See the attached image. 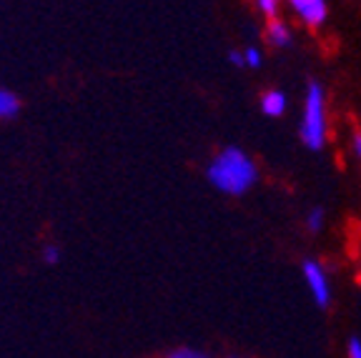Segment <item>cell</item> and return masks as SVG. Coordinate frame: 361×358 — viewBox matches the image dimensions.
Listing matches in <instances>:
<instances>
[{"label":"cell","mask_w":361,"mask_h":358,"mask_svg":"<svg viewBox=\"0 0 361 358\" xmlns=\"http://www.w3.org/2000/svg\"><path fill=\"white\" fill-rule=\"evenodd\" d=\"M301 276H304V283L309 288L311 298L319 308H329L331 306V280H329V273L324 268L322 261H316V258H306L304 264H301Z\"/></svg>","instance_id":"3"},{"label":"cell","mask_w":361,"mask_h":358,"mask_svg":"<svg viewBox=\"0 0 361 358\" xmlns=\"http://www.w3.org/2000/svg\"><path fill=\"white\" fill-rule=\"evenodd\" d=\"M346 358H361V338L354 336L346 343Z\"/></svg>","instance_id":"13"},{"label":"cell","mask_w":361,"mask_h":358,"mask_svg":"<svg viewBox=\"0 0 361 358\" xmlns=\"http://www.w3.org/2000/svg\"><path fill=\"white\" fill-rule=\"evenodd\" d=\"M18 111H20V101H18V95L11 93V90H6V88H0V118H13Z\"/></svg>","instance_id":"7"},{"label":"cell","mask_w":361,"mask_h":358,"mask_svg":"<svg viewBox=\"0 0 361 358\" xmlns=\"http://www.w3.org/2000/svg\"><path fill=\"white\" fill-rule=\"evenodd\" d=\"M283 0H254V6L259 8L261 16H266L271 20V18H276L279 13V6H281Z\"/></svg>","instance_id":"9"},{"label":"cell","mask_w":361,"mask_h":358,"mask_svg":"<svg viewBox=\"0 0 361 358\" xmlns=\"http://www.w3.org/2000/svg\"><path fill=\"white\" fill-rule=\"evenodd\" d=\"M228 61H231L233 66H238V68L246 66V63H243V53H238V51H231V53H228Z\"/></svg>","instance_id":"15"},{"label":"cell","mask_w":361,"mask_h":358,"mask_svg":"<svg viewBox=\"0 0 361 358\" xmlns=\"http://www.w3.org/2000/svg\"><path fill=\"white\" fill-rule=\"evenodd\" d=\"M306 228L309 233H322L324 230V208H311L306 216Z\"/></svg>","instance_id":"8"},{"label":"cell","mask_w":361,"mask_h":358,"mask_svg":"<svg viewBox=\"0 0 361 358\" xmlns=\"http://www.w3.org/2000/svg\"><path fill=\"white\" fill-rule=\"evenodd\" d=\"M266 43L274 45V48H288L293 43V30L286 20L281 18H271L266 23Z\"/></svg>","instance_id":"5"},{"label":"cell","mask_w":361,"mask_h":358,"mask_svg":"<svg viewBox=\"0 0 361 358\" xmlns=\"http://www.w3.org/2000/svg\"><path fill=\"white\" fill-rule=\"evenodd\" d=\"M291 13L304 23L306 28H322L329 18L326 0H283Z\"/></svg>","instance_id":"4"},{"label":"cell","mask_w":361,"mask_h":358,"mask_svg":"<svg viewBox=\"0 0 361 358\" xmlns=\"http://www.w3.org/2000/svg\"><path fill=\"white\" fill-rule=\"evenodd\" d=\"M351 151H354V156L361 161V130H356V133L351 135Z\"/></svg>","instance_id":"14"},{"label":"cell","mask_w":361,"mask_h":358,"mask_svg":"<svg viewBox=\"0 0 361 358\" xmlns=\"http://www.w3.org/2000/svg\"><path fill=\"white\" fill-rule=\"evenodd\" d=\"M164 358H211V356L196 351V348H176V351H171L169 356H164Z\"/></svg>","instance_id":"11"},{"label":"cell","mask_w":361,"mask_h":358,"mask_svg":"<svg viewBox=\"0 0 361 358\" xmlns=\"http://www.w3.org/2000/svg\"><path fill=\"white\" fill-rule=\"evenodd\" d=\"M206 178L219 193L226 196H243L259 183V166L243 148L228 146L221 148L214 158H211L209 168H206Z\"/></svg>","instance_id":"1"},{"label":"cell","mask_w":361,"mask_h":358,"mask_svg":"<svg viewBox=\"0 0 361 358\" xmlns=\"http://www.w3.org/2000/svg\"><path fill=\"white\" fill-rule=\"evenodd\" d=\"M243 63H246V68H259L261 63H264V56H261L259 48H254V45H251V48H246V51H243Z\"/></svg>","instance_id":"10"},{"label":"cell","mask_w":361,"mask_h":358,"mask_svg":"<svg viewBox=\"0 0 361 358\" xmlns=\"http://www.w3.org/2000/svg\"><path fill=\"white\" fill-rule=\"evenodd\" d=\"M261 113H264L266 118H281L283 113H286V108H288V98H286V93L283 90H279V88H271V90H266L264 95H261Z\"/></svg>","instance_id":"6"},{"label":"cell","mask_w":361,"mask_h":358,"mask_svg":"<svg viewBox=\"0 0 361 358\" xmlns=\"http://www.w3.org/2000/svg\"><path fill=\"white\" fill-rule=\"evenodd\" d=\"M226 358H238V356H226Z\"/></svg>","instance_id":"16"},{"label":"cell","mask_w":361,"mask_h":358,"mask_svg":"<svg viewBox=\"0 0 361 358\" xmlns=\"http://www.w3.org/2000/svg\"><path fill=\"white\" fill-rule=\"evenodd\" d=\"M43 261L45 264H58L61 261V248L53 246V243H48V246H43Z\"/></svg>","instance_id":"12"},{"label":"cell","mask_w":361,"mask_h":358,"mask_svg":"<svg viewBox=\"0 0 361 358\" xmlns=\"http://www.w3.org/2000/svg\"><path fill=\"white\" fill-rule=\"evenodd\" d=\"M299 138L309 151H322L329 138V116H326V93L319 80L306 85L304 108H301Z\"/></svg>","instance_id":"2"}]
</instances>
